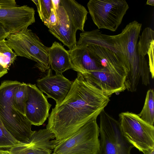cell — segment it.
<instances>
[{"label": "cell", "mask_w": 154, "mask_h": 154, "mask_svg": "<svg viewBox=\"0 0 154 154\" xmlns=\"http://www.w3.org/2000/svg\"><path fill=\"white\" fill-rule=\"evenodd\" d=\"M28 97L26 101L25 116L32 125H42L49 117L51 106L45 96L35 84H27Z\"/></svg>", "instance_id": "cell-10"}, {"label": "cell", "mask_w": 154, "mask_h": 154, "mask_svg": "<svg viewBox=\"0 0 154 154\" xmlns=\"http://www.w3.org/2000/svg\"><path fill=\"white\" fill-rule=\"evenodd\" d=\"M139 36V40L137 47V53L140 56L145 57L148 53L151 44L154 41V31L150 27H146Z\"/></svg>", "instance_id": "cell-16"}, {"label": "cell", "mask_w": 154, "mask_h": 154, "mask_svg": "<svg viewBox=\"0 0 154 154\" xmlns=\"http://www.w3.org/2000/svg\"><path fill=\"white\" fill-rule=\"evenodd\" d=\"M154 41L151 44L147 54L149 57V67L152 79L154 76Z\"/></svg>", "instance_id": "cell-21"}, {"label": "cell", "mask_w": 154, "mask_h": 154, "mask_svg": "<svg viewBox=\"0 0 154 154\" xmlns=\"http://www.w3.org/2000/svg\"><path fill=\"white\" fill-rule=\"evenodd\" d=\"M36 5L38 15L42 21L45 22L49 18L54 8L52 0H32Z\"/></svg>", "instance_id": "cell-19"}, {"label": "cell", "mask_w": 154, "mask_h": 154, "mask_svg": "<svg viewBox=\"0 0 154 154\" xmlns=\"http://www.w3.org/2000/svg\"><path fill=\"white\" fill-rule=\"evenodd\" d=\"M146 5L152 6H154V0H148L146 2Z\"/></svg>", "instance_id": "cell-27"}, {"label": "cell", "mask_w": 154, "mask_h": 154, "mask_svg": "<svg viewBox=\"0 0 154 154\" xmlns=\"http://www.w3.org/2000/svg\"><path fill=\"white\" fill-rule=\"evenodd\" d=\"M8 70L0 64V78L7 74Z\"/></svg>", "instance_id": "cell-24"}, {"label": "cell", "mask_w": 154, "mask_h": 154, "mask_svg": "<svg viewBox=\"0 0 154 154\" xmlns=\"http://www.w3.org/2000/svg\"><path fill=\"white\" fill-rule=\"evenodd\" d=\"M77 72L67 95L52 109L48 117L46 128L57 141L69 137L97 118L110 101L101 90Z\"/></svg>", "instance_id": "cell-1"}, {"label": "cell", "mask_w": 154, "mask_h": 154, "mask_svg": "<svg viewBox=\"0 0 154 154\" xmlns=\"http://www.w3.org/2000/svg\"><path fill=\"white\" fill-rule=\"evenodd\" d=\"M139 117L149 125L153 126L154 122V91L152 89L147 92L144 104Z\"/></svg>", "instance_id": "cell-15"}, {"label": "cell", "mask_w": 154, "mask_h": 154, "mask_svg": "<svg viewBox=\"0 0 154 154\" xmlns=\"http://www.w3.org/2000/svg\"><path fill=\"white\" fill-rule=\"evenodd\" d=\"M19 142L8 131L0 119V149H9L17 145Z\"/></svg>", "instance_id": "cell-20"}, {"label": "cell", "mask_w": 154, "mask_h": 154, "mask_svg": "<svg viewBox=\"0 0 154 154\" xmlns=\"http://www.w3.org/2000/svg\"><path fill=\"white\" fill-rule=\"evenodd\" d=\"M52 1L58 22L48 31L71 50L76 46L77 30L85 31L88 12L85 7L75 0Z\"/></svg>", "instance_id": "cell-2"}, {"label": "cell", "mask_w": 154, "mask_h": 154, "mask_svg": "<svg viewBox=\"0 0 154 154\" xmlns=\"http://www.w3.org/2000/svg\"><path fill=\"white\" fill-rule=\"evenodd\" d=\"M68 51L73 69L77 72L82 73L102 70L100 65L85 46H76Z\"/></svg>", "instance_id": "cell-13"}, {"label": "cell", "mask_w": 154, "mask_h": 154, "mask_svg": "<svg viewBox=\"0 0 154 154\" xmlns=\"http://www.w3.org/2000/svg\"><path fill=\"white\" fill-rule=\"evenodd\" d=\"M21 83L16 81L5 80L0 85V119L5 126L18 141L26 142L34 132L32 125L15 106L13 94L16 88Z\"/></svg>", "instance_id": "cell-3"}, {"label": "cell", "mask_w": 154, "mask_h": 154, "mask_svg": "<svg viewBox=\"0 0 154 154\" xmlns=\"http://www.w3.org/2000/svg\"><path fill=\"white\" fill-rule=\"evenodd\" d=\"M99 115L100 147L97 154H130L134 146L123 135L119 122L104 109Z\"/></svg>", "instance_id": "cell-7"}, {"label": "cell", "mask_w": 154, "mask_h": 154, "mask_svg": "<svg viewBox=\"0 0 154 154\" xmlns=\"http://www.w3.org/2000/svg\"><path fill=\"white\" fill-rule=\"evenodd\" d=\"M48 55L50 67L57 74H62L66 70L73 68L69 55L62 45L55 42L49 48Z\"/></svg>", "instance_id": "cell-14"}, {"label": "cell", "mask_w": 154, "mask_h": 154, "mask_svg": "<svg viewBox=\"0 0 154 154\" xmlns=\"http://www.w3.org/2000/svg\"><path fill=\"white\" fill-rule=\"evenodd\" d=\"M144 154H154V148L143 152Z\"/></svg>", "instance_id": "cell-25"}, {"label": "cell", "mask_w": 154, "mask_h": 154, "mask_svg": "<svg viewBox=\"0 0 154 154\" xmlns=\"http://www.w3.org/2000/svg\"><path fill=\"white\" fill-rule=\"evenodd\" d=\"M57 22V17L54 7L49 18L44 23V24L49 29L56 26Z\"/></svg>", "instance_id": "cell-22"}, {"label": "cell", "mask_w": 154, "mask_h": 154, "mask_svg": "<svg viewBox=\"0 0 154 154\" xmlns=\"http://www.w3.org/2000/svg\"><path fill=\"white\" fill-rule=\"evenodd\" d=\"M0 154H11L8 150L0 149Z\"/></svg>", "instance_id": "cell-26"}, {"label": "cell", "mask_w": 154, "mask_h": 154, "mask_svg": "<svg viewBox=\"0 0 154 154\" xmlns=\"http://www.w3.org/2000/svg\"><path fill=\"white\" fill-rule=\"evenodd\" d=\"M89 13L98 29L116 31L129 8L125 0H90Z\"/></svg>", "instance_id": "cell-6"}, {"label": "cell", "mask_w": 154, "mask_h": 154, "mask_svg": "<svg viewBox=\"0 0 154 154\" xmlns=\"http://www.w3.org/2000/svg\"><path fill=\"white\" fill-rule=\"evenodd\" d=\"M17 55L7 45L5 39L0 41V64L8 70L17 58Z\"/></svg>", "instance_id": "cell-18"}, {"label": "cell", "mask_w": 154, "mask_h": 154, "mask_svg": "<svg viewBox=\"0 0 154 154\" xmlns=\"http://www.w3.org/2000/svg\"><path fill=\"white\" fill-rule=\"evenodd\" d=\"M54 134L46 128L34 131L29 140L19 142L8 150L11 154H51L57 140Z\"/></svg>", "instance_id": "cell-11"}, {"label": "cell", "mask_w": 154, "mask_h": 154, "mask_svg": "<svg viewBox=\"0 0 154 154\" xmlns=\"http://www.w3.org/2000/svg\"><path fill=\"white\" fill-rule=\"evenodd\" d=\"M51 154H56L53 152V153H52Z\"/></svg>", "instance_id": "cell-28"}, {"label": "cell", "mask_w": 154, "mask_h": 154, "mask_svg": "<svg viewBox=\"0 0 154 154\" xmlns=\"http://www.w3.org/2000/svg\"><path fill=\"white\" fill-rule=\"evenodd\" d=\"M121 130L127 140L143 152L154 148V127L138 115L128 112L119 115Z\"/></svg>", "instance_id": "cell-8"}, {"label": "cell", "mask_w": 154, "mask_h": 154, "mask_svg": "<svg viewBox=\"0 0 154 154\" xmlns=\"http://www.w3.org/2000/svg\"><path fill=\"white\" fill-rule=\"evenodd\" d=\"M94 118L69 137L57 140L56 154H97L100 147L99 128Z\"/></svg>", "instance_id": "cell-5"}, {"label": "cell", "mask_w": 154, "mask_h": 154, "mask_svg": "<svg viewBox=\"0 0 154 154\" xmlns=\"http://www.w3.org/2000/svg\"><path fill=\"white\" fill-rule=\"evenodd\" d=\"M73 82L62 74L54 75L50 68L47 75L37 81V85L40 90L45 93L48 97L54 99L57 106L64 100L69 92Z\"/></svg>", "instance_id": "cell-12"}, {"label": "cell", "mask_w": 154, "mask_h": 154, "mask_svg": "<svg viewBox=\"0 0 154 154\" xmlns=\"http://www.w3.org/2000/svg\"><path fill=\"white\" fill-rule=\"evenodd\" d=\"M35 10L19 6L14 0H0V23L9 34L28 28L35 22Z\"/></svg>", "instance_id": "cell-9"}, {"label": "cell", "mask_w": 154, "mask_h": 154, "mask_svg": "<svg viewBox=\"0 0 154 154\" xmlns=\"http://www.w3.org/2000/svg\"><path fill=\"white\" fill-rule=\"evenodd\" d=\"M28 97L27 84L23 82L17 86L14 90L13 100L17 109L25 115L26 101Z\"/></svg>", "instance_id": "cell-17"}, {"label": "cell", "mask_w": 154, "mask_h": 154, "mask_svg": "<svg viewBox=\"0 0 154 154\" xmlns=\"http://www.w3.org/2000/svg\"><path fill=\"white\" fill-rule=\"evenodd\" d=\"M7 45L17 56L24 57L35 61V65L41 72L50 68L48 55L49 48L28 28L9 34L5 39Z\"/></svg>", "instance_id": "cell-4"}, {"label": "cell", "mask_w": 154, "mask_h": 154, "mask_svg": "<svg viewBox=\"0 0 154 154\" xmlns=\"http://www.w3.org/2000/svg\"><path fill=\"white\" fill-rule=\"evenodd\" d=\"M9 34L5 30L2 25L0 23V41L5 39Z\"/></svg>", "instance_id": "cell-23"}]
</instances>
